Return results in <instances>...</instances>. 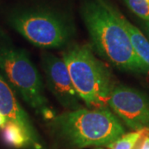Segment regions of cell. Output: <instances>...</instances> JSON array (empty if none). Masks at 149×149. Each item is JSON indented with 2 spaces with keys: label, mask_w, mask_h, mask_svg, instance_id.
<instances>
[{
  "label": "cell",
  "mask_w": 149,
  "mask_h": 149,
  "mask_svg": "<svg viewBox=\"0 0 149 149\" xmlns=\"http://www.w3.org/2000/svg\"><path fill=\"white\" fill-rule=\"evenodd\" d=\"M80 13L88 31L91 47L115 68L137 74L149 72L133 47L116 8L104 0H85Z\"/></svg>",
  "instance_id": "6da1fadb"
},
{
  "label": "cell",
  "mask_w": 149,
  "mask_h": 149,
  "mask_svg": "<svg viewBox=\"0 0 149 149\" xmlns=\"http://www.w3.org/2000/svg\"><path fill=\"white\" fill-rule=\"evenodd\" d=\"M0 70L22 99L46 119L56 113L45 95L42 78L27 52L13 45L0 33Z\"/></svg>",
  "instance_id": "3957f363"
},
{
  "label": "cell",
  "mask_w": 149,
  "mask_h": 149,
  "mask_svg": "<svg viewBox=\"0 0 149 149\" xmlns=\"http://www.w3.org/2000/svg\"><path fill=\"white\" fill-rule=\"evenodd\" d=\"M8 119L7 118V117L3 113H2L0 112V128H3L6 123H8Z\"/></svg>",
  "instance_id": "5bb4252c"
},
{
  "label": "cell",
  "mask_w": 149,
  "mask_h": 149,
  "mask_svg": "<svg viewBox=\"0 0 149 149\" xmlns=\"http://www.w3.org/2000/svg\"><path fill=\"white\" fill-rule=\"evenodd\" d=\"M116 13L118 18L122 22L123 26L128 31L132 44L137 54L144 63L149 67V40L144 36L143 33L138 27H135L128 21L117 8Z\"/></svg>",
  "instance_id": "9c48e42d"
},
{
  "label": "cell",
  "mask_w": 149,
  "mask_h": 149,
  "mask_svg": "<svg viewBox=\"0 0 149 149\" xmlns=\"http://www.w3.org/2000/svg\"><path fill=\"white\" fill-rule=\"evenodd\" d=\"M2 138L8 146L21 148L32 144V141L25 129L16 123L8 121L3 127Z\"/></svg>",
  "instance_id": "30bf717a"
},
{
  "label": "cell",
  "mask_w": 149,
  "mask_h": 149,
  "mask_svg": "<svg viewBox=\"0 0 149 149\" xmlns=\"http://www.w3.org/2000/svg\"><path fill=\"white\" fill-rule=\"evenodd\" d=\"M42 66L48 90L67 111L82 108V100L76 92L64 60L52 53H43Z\"/></svg>",
  "instance_id": "52a82bcc"
},
{
  "label": "cell",
  "mask_w": 149,
  "mask_h": 149,
  "mask_svg": "<svg viewBox=\"0 0 149 149\" xmlns=\"http://www.w3.org/2000/svg\"><path fill=\"white\" fill-rule=\"evenodd\" d=\"M148 132H149V129H143L124 134L108 147L110 149H133L138 142Z\"/></svg>",
  "instance_id": "8fae6325"
},
{
  "label": "cell",
  "mask_w": 149,
  "mask_h": 149,
  "mask_svg": "<svg viewBox=\"0 0 149 149\" xmlns=\"http://www.w3.org/2000/svg\"><path fill=\"white\" fill-rule=\"evenodd\" d=\"M11 27L37 47L56 49L68 46L75 34L72 18L65 13L46 6L13 12Z\"/></svg>",
  "instance_id": "5b68a950"
},
{
  "label": "cell",
  "mask_w": 149,
  "mask_h": 149,
  "mask_svg": "<svg viewBox=\"0 0 149 149\" xmlns=\"http://www.w3.org/2000/svg\"><path fill=\"white\" fill-rule=\"evenodd\" d=\"M0 112L5 115L8 121L19 124L28 133L37 149L41 148L40 139L37 130L32 123L29 115L17 100L15 92L0 73Z\"/></svg>",
  "instance_id": "ba28073f"
},
{
  "label": "cell",
  "mask_w": 149,
  "mask_h": 149,
  "mask_svg": "<svg viewBox=\"0 0 149 149\" xmlns=\"http://www.w3.org/2000/svg\"><path fill=\"white\" fill-rule=\"evenodd\" d=\"M108 107L133 130L149 129V97L142 91L126 85H114Z\"/></svg>",
  "instance_id": "8992f818"
},
{
  "label": "cell",
  "mask_w": 149,
  "mask_h": 149,
  "mask_svg": "<svg viewBox=\"0 0 149 149\" xmlns=\"http://www.w3.org/2000/svg\"><path fill=\"white\" fill-rule=\"evenodd\" d=\"M124 2L134 14L145 22H149L148 0H124Z\"/></svg>",
  "instance_id": "7c38bea8"
},
{
  "label": "cell",
  "mask_w": 149,
  "mask_h": 149,
  "mask_svg": "<svg viewBox=\"0 0 149 149\" xmlns=\"http://www.w3.org/2000/svg\"><path fill=\"white\" fill-rule=\"evenodd\" d=\"M138 149H149V136L148 132L145 133L142 138V142Z\"/></svg>",
  "instance_id": "4fadbf2b"
},
{
  "label": "cell",
  "mask_w": 149,
  "mask_h": 149,
  "mask_svg": "<svg viewBox=\"0 0 149 149\" xmlns=\"http://www.w3.org/2000/svg\"><path fill=\"white\" fill-rule=\"evenodd\" d=\"M144 28H145V32L147 33L149 40V22H144Z\"/></svg>",
  "instance_id": "9a60e30c"
},
{
  "label": "cell",
  "mask_w": 149,
  "mask_h": 149,
  "mask_svg": "<svg viewBox=\"0 0 149 149\" xmlns=\"http://www.w3.org/2000/svg\"><path fill=\"white\" fill-rule=\"evenodd\" d=\"M148 1H149V0H148Z\"/></svg>",
  "instance_id": "2e32d148"
},
{
  "label": "cell",
  "mask_w": 149,
  "mask_h": 149,
  "mask_svg": "<svg viewBox=\"0 0 149 149\" xmlns=\"http://www.w3.org/2000/svg\"><path fill=\"white\" fill-rule=\"evenodd\" d=\"M74 89L89 109L108 107L113 88L112 74L91 47L73 45L62 54Z\"/></svg>",
  "instance_id": "277c9868"
},
{
  "label": "cell",
  "mask_w": 149,
  "mask_h": 149,
  "mask_svg": "<svg viewBox=\"0 0 149 149\" xmlns=\"http://www.w3.org/2000/svg\"><path fill=\"white\" fill-rule=\"evenodd\" d=\"M58 134L76 148L109 146L125 134L117 116L106 108H80L52 119Z\"/></svg>",
  "instance_id": "7a4b0ae2"
}]
</instances>
